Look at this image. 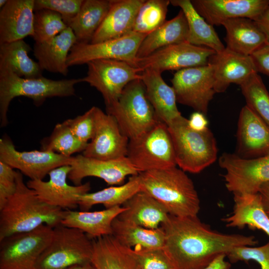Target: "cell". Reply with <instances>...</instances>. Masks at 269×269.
<instances>
[{
  "label": "cell",
  "mask_w": 269,
  "mask_h": 269,
  "mask_svg": "<svg viewBox=\"0 0 269 269\" xmlns=\"http://www.w3.org/2000/svg\"><path fill=\"white\" fill-rule=\"evenodd\" d=\"M125 209L123 206H117L94 212L66 210L61 224L79 229L94 240L112 235V222Z\"/></svg>",
  "instance_id": "28"
},
{
  "label": "cell",
  "mask_w": 269,
  "mask_h": 269,
  "mask_svg": "<svg viewBox=\"0 0 269 269\" xmlns=\"http://www.w3.org/2000/svg\"><path fill=\"white\" fill-rule=\"evenodd\" d=\"M230 263L238 261L248 262L253 260L257 262L261 269H269V242L258 247L244 246L233 249L226 256Z\"/></svg>",
  "instance_id": "42"
},
{
  "label": "cell",
  "mask_w": 269,
  "mask_h": 269,
  "mask_svg": "<svg viewBox=\"0 0 269 269\" xmlns=\"http://www.w3.org/2000/svg\"><path fill=\"white\" fill-rule=\"evenodd\" d=\"M140 191L139 174L132 175L127 183L121 186H111L96 192H88L80 196L78 206L81 211H88L96 204H103L106 209L121 206Z\"/></svg>",
  "instance_id": "36"
},
{
  "label": "cell",
  "mask_w": 269,
  "mask_h": 269,
  "mask_svg": "<svg viewBox=\"0 0 269 269\" xmlns=\"http://www.w3.org/2000/svg\"><path fill=\"white\" fill-rule=\"evenodd\" d=\"M250 56L258 73L269 76V42L266 41Z\"/></svg>",
  "instance_id": "46"
},
{
  "label": "cell",
  "mask_w": 269,
  "mask_h": 269,
  "mask_svg": "<svg viewBox=\"0 0 269 269\" xmlns=\"http://www.w3.org/2000/svg\"><path fill=\"white\" fill-rule=\"evenodd\" d=\"M94 135L82 154L100 160H113L127 157L129 139L121 132L112 115L95 108Z\"/></svg>",
  "instance_id": "17"
},
{
  "label": "cell",
  "mask_w": 269,
  "mask_h": 269,
  "mask_svg": "<svg viewBox=\"0 0 269 269\" xmlns=\"http://www.w3.org/2000/svg\"><path fill=\"white\" fill-rule=\"evenodd\" d=\"M110 6V0H83L76 15L68 24L78 43H90Z\"/></svg>",
  "instance_id": "34"
},
{
  "label": "cell",
  "mask_w": 269,
  "mask_h": 269,
  "mask_svg": "<svg viewBox=\"0 0 269 269\" xmlns=\"http://www.w3.org/2000/svg\"><path fill=\"white\" fill-rule=\"evenodd\" d=\"M197 11L210 24L219 26L228 19L255 20L269 6V0H192Z\"/></svg>",
  "instance_id": "19"
},
{
  "label": "cell",
  "mask_w": 269,
  "mask_h": 269,
  "mask_svg": "<svg viewBox=\"0 0 269 269\" xmlns=\"http://www.w3.org/2000/svg\"><path fill=\"white\" fill-rule=\"evenodd\" d=\"M127 157L139 173L177 166L167 126L159 121L150 130L130 139Z\"/></svg>",
  "instance_id": "8"
},
{
  "label": "cell",
  "mask_w": 269,
  "mask_h": 269,
  "mask_svg": "<svg viewBox=\"0 0 269 269\" xmlns=\"http://www.w3.org/2000/svg\"><path fill=\"white\" fill-rule=\"evenodd\" d=\"M53 228L43 225L0 241V269H37L38 261L52 239Z\"/></svg>",
  "instance_id": "9"
},
{
  "label": "cell",
  "mask_w": 269,
  "mask_h": 269,
  "mask_svg": "<svg viewBox=\"0 0 269 269\" xmlns=\"http://www.w3.org/2000/svg\"><path fill=\"white\" fill-rule=\"evenodd\" d=\"M222 25L226 32V47L237 53L250 56L267 41L265 33L256 22L250 18L230 19Z\"/></svg>",
  "instance_id": "29"
},
{
  "label": "cell",
  "mask_w": 269,
  "mask_h": 269,
  "mask_svg": "<svg viewBox=\"0 0 269 269\" xmlns=\"http://www.w3.org/2000/svg\"><path fill=\"white\" fill-rule=\"evenodd\" d=\"M144 1L110 0L109 11L90 43L119 38L132 32L137 14Z\"/></svg>",
  "instance_id": "23"
},
{
  "label": "cell",
  "mask_w": 269,
  "mask_h": 269,
  "mask_svg": "<svg viewBox=\"0 0 269 269\" xmlns=\"http://www.w3.org/2000/svg\"><path fill=\"white\" fill-rule=\"evenodd\" d=\"M123 207L126 209L117 217L118 218L150 229L159 228L170 215L162 204L141 191L127 201Z\"/></svg>",
  "instance_id": "25"
},
{
  "label": "cell",
  "mask_w": 269,
  "mask_h": 269,
  "mask_svg": "<svg viewBox=\"0 0 269 269\" xmlns=\"http://www.w3.org/2000/svg\"><path fill=\"white\" fill-rule=\"evenodd\" d=\"M169 0H144L137 14L133 31L147 35L165 21Z\"/></svg>",
  "instance_id": "39"
},
{
  "label": "cell",
  "mask_w": 269,
  "mask_h": 269,
  "mask_svg": "<svg viewBox=\"0 0 269 269\" xmlns=\"http://www.w3.org/2000/svg\"><path fill=\"white\" fill-rule=\"evenodd\" d=\"M31 50L23 39L0 44V70H9L26 78L42 77L39 64L28 55Z\"/></svg>",
  "instance_id": "35"
},
{
  "label": "cell",
  "mask_w": 269,
  "mask_h": 269,
  "mask_svg": "<svg viewBox=\"0 0 269 269\" xmlns=\"http://www.w3.org/2000/svg\"><path fill=\"white\" fill-rule=\"evenodd\" d=\"M87 75L82 82L95 88L102 95L106 106L118 100L131 82L141 80V73L128 63L114 59H99L87 63Z\"/></svg>",
  "instance_id": "11"
},
{
  "label": "cell",
  "mask_w": 269,
  "mask_h": 269,
  "mask_svg": "<svg viewBox=\"0 0 269 269\" xmlns=\"http://www.w3.org/2000/svg\"><path fill=\"white\" fill-rule=\"evenodd\" d=\"M8 0H0V7L1 8L3 7L7 2Z\"/></svg>",
  "instance_id": "52"
},
{
  "label": "cell",
  "mask_w": 269,
  "mask_h": 269,
  "mask_svg": "<svg viewBox=\"0 0 269 269\" xmlns=\"http://www.w3.org/2000/svg\"><path fill=\"white\" fill-rule=\"evenodd\" d=\"M147 35L131 32L119 38L95 43L76 42L68 55L69 67L99 59H114L133 66L139 47Z\"/></svg>",
  "instance_id": "13"
},
{
  "label": "cell",
  "mask_w": 269,
  "mask_h": 269,
  "mask_svg": "<svg viewBox=\"0 0 269 269\" xmlns=\"http://www.w3.org/2000/svg\"><path fill=\"white\" fill-rule=\"evenodd\" d=\"M87 144L76 137L65 121L57 124L50 135L41 141V150L71 156L74 153L83 152Z\"/></svg>",
  "instance_id": "37"
},
{
  "label": "cell",
  "mask_w": 269,
  "mask_h": 269,
  "mask_svg": "<svg viewBox=\"0 0 269 269\" xmlns=\"http://www.w3.org/2000/svg\"><path fill=\"white\" fill-rule=\"evenodd\" d=\"M188 33L187 21L180 10L174 17L166 20L146 36L139 47L136 59L146 57L161 48L187 42Z\"/></svg>",
  "instance_id": "31"
},
{
  "label": "cell",
  "mask_w": 269,
  "mask_h": 269,
  "mask_svg": "<svg viewBox=\"0 0 269 269\" xmlns=\"http://www.w3.org/2000/svg\"><path fill=\"white\" fill-rule=\"evenodd\" d=\"M91 263L96 269H140L133 249L122 245L112 236L93 240Z\"/></svg>",
  "instance_id": "27"
},
{
  "label": "cell",
  "mask_w": 269,
  "mask_h": 269,
  "mask_svg": "<svg viewBox=\"0 0 269 269\" xmlns=\"http://www.w3.org/2000/svg\"><path fill=\"white\" fill-rule=\"evenodd\" d=\"M226 257L225 254L219 255L205 269H230L231 264L225 260Z\"/></svg>",
  "instance_id": "50"
},
{
  "label": "cell",
  "mask_w": 269,
  "mask_h": 269,
  "mask_svg": "<svg viewBox=\"0 0 269 269\" xmlns=\"http://www.w3.org/2000/svg\"><path fill=\"white\" fill-rule=\"evenodd\" d=\"M205 116L198 112L195 111L192 113L190 119H188L190 128L197 131H201L207 128L208 121Z\"/></svg>",
  "instance_id": "47"
},
{
  "label": "cell",
  "mask_w": 269,
  "mask_h": 269,
  "mask_svg": "<svg viewBox=\"0 0 269 269\" xmlns=\"http://www.w3.org/2000/svg\"><path fill=\"white\" fill-rule=\"evenodd\" d=\"M70 166L68 178L75 185H81L82 180L88 176L102 179L108 185H119L127 176L139 173L127 157L104 160L78 154L73 157Z\"/></svg>",
  "instance_id": "18"
},
{
  "label": "cell",
  "mask_w": 269,
  "mask_h": 269,
  "mask_svg": "<svg viewBox=\"0 0 269 269\" xmlns=\"http://www.w3.org/2000/svg\"><path fill=\"white\" fill-rule=\"evenodd\" d=\"M34 0H8L0 10V44L33 34Z\"/></svg>",
  "instance_id": "22"
},
{
  "label": "cell",
  "mask_w": 269,
  "mask_h": 269,
  "mask_svg": "<svg viewBox=\"0 0 269 269\" xmlns=\"http://www.w3.org/2000/svg\"><path fill=\"white\" fill-rule=\"evenodd\" d=\"M71 169L70 165H64L51 171L49 179L28 180L26 185L35 191L44 203L63 210H72L78 206L79 198L91 189L89 182L72 186L67 182Z\"/></svg>",
  "instance_id": "16"
},
{
  "label": "cell",
  "mask_w": 269,
  "mask_h": 269,
  "mask_svg": "<svg viewBox=\"0 0 269 269\" xmlns=\"http://www.w3.org/2000/svg\"><path fill=\"white\" fill-rule=\"evenodd\" d=\"M106 108L107 113L115 118L121 132L129 139L148 131L160 121L140 79L129 83L118 100Z\"/></svg>",
  "instance_id": "6"
},
{
  "label": "cell",
  "mask_w": 269,
  "mask_h": 269,
  "mask_svg": "<svg viewBox=\"0 0 269 269\" xmlns=\"http://www.w3.org/2000/svg\"><path fill=\"white\" fill-rule=\"evenodd\" d=\"M176 166L139 173L141 191L150 195L177 217L197 216L200 200L192 180Z\"/></svg>",
  "instance_id": "3"
},
{
  "label": "cell",
  "mask_w": 269,
  "mask_h": 269,
  "mask_svg": "<svg viewBox=\"0 0 269 269\" xmlns=\"http://www.w3.org/2000/svg\"><path fill=\"white\" fill-rule=\"evenodd\" d=\"M264 209L269 218V181L262 184L259 189Z\"/></svg>",
  "instance_id": "49"
},
{
  "label": "cell",
  "mask_w": 269,
  "mask_h": 269,
  "mask_svg": "<svg viewBox=\"0 0 269 269\" xmlns=\"http://www.w3.org/2000/svg\"><path fill=\"white\" fill-rule=\"evenodd\" d=\"M216 52L204 46H196L187 42L161 48L144 58L136 59L133 67L139 73L146 69L162 72L179 71L209 64L210 57Z\"/></svg>",
  "instance_id": "14"
},
{
  "label": "cell",
  "mask_w": 269,
  "mask_h": 269,
  "mask_svg": "<svg viewBox=\"0 0 269 269\" xmlns=\"http://www.w3.org/2000/svg\"><path fill=\"white\" fill-rule=\"evenodd\" d=\"M112 236L122 245L131 249L163 248L164 232L160 226L150 229L116 218L112 224Z\"/></svg>",
  "instance_id": "33"
},
{
  "label": "cell",
  "mask_w": 269,
  "mask_h": 269,
  "mask_svg": "<svg viewBox=\"0 0 269 269\" xmlns=\"http://www.w3.org/2000/svg\"><path fill=\"white\" fill-rule=\"evenodd\" d=\"M83 0H34V11L47 9L60 14L67 25L79 12Z\"/></svg>",
  "instance_id": "44"
},
{
  "label": "cell",
  "mask_w": 269,
  "mask_h": 269,
  "mask_svg": "<svg viewBox=\"0 0 269 269\" xmlns=\"http://www.w3.org/2000/svg\"><path fill=\"white\" fill-rule=\"evenodd\" d=\"M209 63L213 67L216 93L225 92L231 84L241 86L252 74L258 73L251 56L237 53L226 47L212 55Z\"/></svg>",
  "instance_id": "21"
},
{
  "label": "cell",
  "mask_w": 269,
  "mask_h": 269,
  "mask_svg": "<svg viewBox=\"0 0 269 269\" xmlns=\"http://www.w3.org/2000/svg\"><path fill=\"white\" fill-rule=\"evenodd\" d=\"M170 2L173 6L179 7L185 16L188 26L187 42L208 47L216 52L222 51L226 48L213 26L200 15L191 0H170Z\"/></svg>",
  "instance_id": "32"
},
{
  "label": "cell",
  "mask_w": 269,
  "mask_h": 269,
  "mask_svg": "<svg viewBox=\"0 0 269 269\" xmlns=\"http://www.w3.org/2000/svg\"><path fill=\"white\" fill-rule=\"evenodd\" d=\"M146 97L152 105L158 119L166 125L181 116L176 105L173 88L163 79L161 73L146 69L141 73Z\"/></svg>",
  "instance_id": "24"
},
{
  "label": "cell",
  "mask_w": 269,
  "mask_h": 269,
  "mask_svg": "<svg viewBox=\"0 0 269 269\" xmlns=\"http://www.w3.org/2000/svg\"><path fill=\"white\" fill-rule=\"evenodd\" d=\"M239 156L254 158L269 155V127L247 105L240 113L237 132Z\"/></svg>",
  "instance_id": "20"
},
{
  "label": "cell",
  "mask_w": 269,
  "mask_h": 269,
  "mask_svg": "<svg viewBox=\"0 0 269 269\" xmlns=\"http://www.w3.org/2000/svg\"><path fill=\"white\" fill-rule=\"evenodd\" d=\"M82 78L53 80L43 76L34 78L21 77L9 70H0V127L7 126V113L11 100L16 97L31 99L37 105L47 98L69 97L75 95V85Z\"/></svg>",
  "instance_id": "5"
},
{
  "label": "cell",
  "mask_w": 269,
  "mask_h": 269,
  "mask_svg": "<svg viewBox=\"0 0 269 269\" xmlns=\"http://www.w3.org/2000/svg\"><path fill=\"white\" fill-rule=\"evenodd\" d=\"M254 21L265 33L267 41L269 42V6Z\"/></svg>",
  "instance_id": "48"
},
{
  "label": "cell",
  "mask_w": 269,
  "mask_h": 269,
  "mask_svg": "<svg viewBox=\"0 0 269 269\" xmlns=\"http://www.w3.org/2000/svg\"><path fill=\"white\" fill-rule=\"evenodd\" d=\"M93 240L76 229L58 225L53 228L52 239L41 255L37 269H65L91 263Z\"/></svg>",
  "instance_id": "7"
},
{
  "label": "cell",
  "mask_w": 269,
  "mask_h": 269,
  "mask_svg": "<svg viewBox=\"0 0 269 269\" xmlns=\"http://www.w3.org/2000/svg\"><path fill=\"white\" fill-rule=\"evenodd\" d=\"M65 269H96L92 263L76 265Z\"/></svg>",
  "instance_id": "51"
},
{
  "label": "cell",
  "mask_w": 269,
  "mask_h": 269,
  "mask_svg": "<svg viewBox=\"0 0 269 269\" xmlns=\"http://www.w3.org/2000/svg\"><path fill=\"white\" fill-rule=\"evenodd\" d=\"M95 108L93 106L83 115L65 121L76 137L85 143H88L95 133Z\"/></svg>",
  "instance_id": "43"
},
{
  "label": "cell",
  "mask_w": 269,
  "mask_h": 269,
  "mask_svg": "<svg viewBox=\"0 0 269 269\" xmlns=\"http://www.w3.org/2000/svg\"><path fill=\"white\" fill-rule=\"evenodd\" d=\"M68 27L58 13L47 9L36 10L32 37L36 43L43 42L56 36Z\"/></svg>",
  "instance_id": "40"
},
{
  "label": "cell",
  "mask_w": 269,
  "mask_h": 269,
  "mask_svg": "<svg viewBox=\"0 0 269 269\" xmlns=\"http://www.w3.org/2000/svg\"><path fill=\"white\" fill-rule=\"evenodd\" d=\"M161 227L165 234L163 248L176 269H205L220 255L258 244L254 236L213 230L197 216L170 215Z\"/></svg>",
  "instance_id": "1"
},
{
  "label": "cell",
  "mask_w": 269,
  "mask_h": 269,
  "mask_svg": "<svg viewBox=\"0 0 269 269\" xmlns=\"http://www.w3.org/2000/svg\"><path fill=\"white\" fill-rule=\"evenodd\" d=\"M16 171L14 193L0 209V241L10 235L31 231L41 225L52 228L61 224L66 210L43 202Z\"/></svg>",
  "instance_id": "2"
},
{
  "label": "cell",
  "mask_w": 269,
  "mask_h": 269,
  "mask_svg": "<svg viewBox=\"0 0 269 269\" xmlns=\"http://www.w3.org/2000/svg\"><path fill=\"white\" fill-rule=\"evenodd\" d=\"M231 215L222 220L228 227L243 228L246 226L264 231L269 237V218L259 193L234 195Z\"/></svg>",
  "instance_id": "30"
},
{
  "label": "cell",
  "mask_w": 269,
  "mask_h": 269,
  "mask_svg": "<svg viewBox=\"0 0 269 269\" xmlns=\"http://www.w3.org/2000/svg\"><path fill=\"white\" fill-rule=\"evenodd\" d=\"M77 42L72 30L68 27L52 38L41 43L35 42L33 54L42 70L67 75V60L69 52Z\"/></svg>",
  "instance_id": "26"
},
{
  "label": "cell",
  "mask_w": 269,
  "mask_h": 269,
  "mask_svg": "<svg viewBox=\"0 0 269 269\" xmlns=\"http://www.w3.org/2000/svg\"><path fill=\"white\" fill-rule=\"evenodd\" d=\"M171 82L177 102L207 115L209 103L216 93L212 65L177 71Z\"/></svg>",
  "instance_id": "12"
},
{
  "label": "cell",
  "mask_w": 269,
  "mask_h": 269,
  "mask_svg": "<svg viewBox=\"0 0 269 269\" xmlns=\"http://www.w3.org/2000/svg\"><path fill=\"white\" fill-rule=\"evenodd\" d=\"M240 87L246 105L269 127V93L258 73L252 74Z\"/></svg>",
  "instance_id": "38"
},
{
  "label": "cell",
  "mask_w": 269,
  "mask_h": 269,
  "mask_svg": "<svg viewBox=\"0 0 269 269\" xmlns=\"http://www.w3.org/2000/svg\"><path fill=\"white\" fill-rule=\"evenodd\" d=\"M133 249L140 269H176L163 248Z\"/></svg>",
  "instance_id": "41"
},
{
  "label": "cell",
  "mask_w": 269,
  "mask_h": 269,
  "mask_svg": "<svg viewBox=\"0 0 269 269\" xmlns=\"http://www.w3.org/2000/svg\"><path fill=\"white\" fill-rule=\"evenodd\" d=\"M174 147L176 165L184 171L198 173L217 158L218 148L208 128L197 131L190 128L182 115L167 125Z\"/></svg>",
  "instance_id": "4"
},
{
  "label": "cell",
  "mask_w": 269,
  "mask_h": 269,
  "mask_svg": "<svg viewBox=\"0 0 269 269\" xmlns=\"http://www.w3.org/2000/svg\"><path fill=\"white\" fill-rule=\"evenodd\" d=\"M16 188V171L0 161V209L14 193Z\"/></svg>",
  "instance_id": "45"
},
{
  "label": "cell",
  "mask_w": 269,
  "mask_h": 269,
  "mask_svg": "<svg viewBox=\"0 0 269 269\" xmlns=\"http://www.w3.org/2000/svg\"><path fill=\"white\" fill-rule=\"evenodd\" d=\"M73 157L43 150L19 151L9 137L0 139V161L18 169L31 180H43L52 170L71 165Z\"/></svg>",
  "instance_id": "15"
},
{
  "label": "cell",
  "mask_w": 269,
  "mask_h": 269,
  "mask_svg": "<svg viewBox=\"0 0 269 269\" xmlns=\"http://www.w3.org/2000/svg\"><path fill=\"white\" fill-rule=\"evenodd\" d=\"M219 164L225 170L226 187L233 195L258 193L261 185L269 181V155L245 158L226 152L220 156Z\"/></svg>",
  "instance_id": "10"
}]
</instances>
